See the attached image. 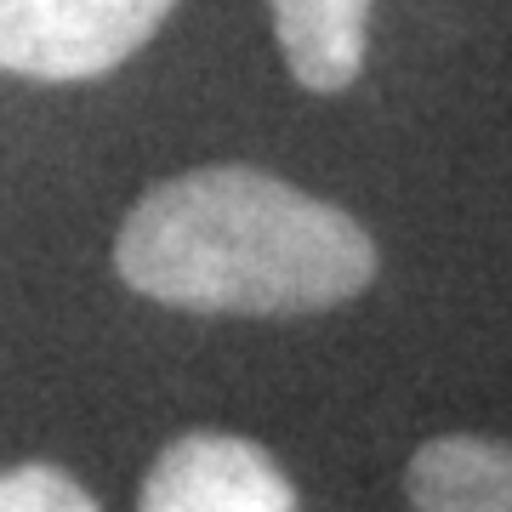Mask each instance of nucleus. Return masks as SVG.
<instances>
[{"mask_svg": "<svg viewBox=\"0 0 512 512\" xmlns=\"http://www.w3.org/2000/svg\"><path fill=\"white\" fill-rule=\"evenodd\" d=\"M177 0H0V74L97 80L154 40Z\"/></svg>", "mask_w": 512, "mask_h": 512, "instance_id": "nucleus-2", "label": "nucleus"}, {"mask_svg": "<svg viewBox=\"0 0 512 512\" xmlns=\"http://www.w3.org/2000/svg\"><path fill=\"white\" fill-rule=\"evenodd\" d=\"M137 296L183 313H319L376 279V245L348 211L256 165H205L148 188L114 239Z\"/></svg>", "mask_w": 512, "mask_h": 512, "instance_id": "nucleus-1", "label": "nucleus"}, {"mask_svg": "<svg viewBox=\"0 0 512 512\" xmlns=\"http://www.w3.org/2000/svg\"><path fill=\"white\" fill-rule=\"evenodd\" d=\"M0 512H97V501L63 467L23 461L0 473Z\"/></svg>", "mask_w": 512, "mask_h": 512, "instance_id": "nucleus-6", "label": "nucleus"}, {"mask_svg": "<svg viewBox=\"0 0 512 512\" xmlns=\"http://www.w3.org/2000/svg\"><path fill=\"white\" fill-rule=\"evenodd\" d=\"M137 512H296V490L262 444L183 433L160 450Z\"/></svg>", "mask_w": 512, "mask_h": 512, "instance_id": "nucleus-3", "label": "nucleus"}, {"mask_svg": "<svg viewBox=\"0 0 512 512\" xmlns=\"http://www.w3.org/2000/svg\"><path fill=\"white\" fill-rule=\"evenodd\" d=\"M404 490L416 512H512V444L478 433L421 444Z\"/></svg>", "mask_w": 512, "mask_h": 512, "instance_id": "nucleus-5", "label": "nucleus"}, {"mask_svg": "<svg viewBox=\"0 0 512 512\" xmlns=\"http://www.w3.org/2000/svg\"><path fill=\"white\" fill-rule=\"evenodd\" d=\"M279 52L308 92H348L370 52V0H268Z\"/></svg>", "mask_w": 512, "mask_h": 512, "instance_id": "nucleus-4", "label": "nucleus"}]
</instances>
